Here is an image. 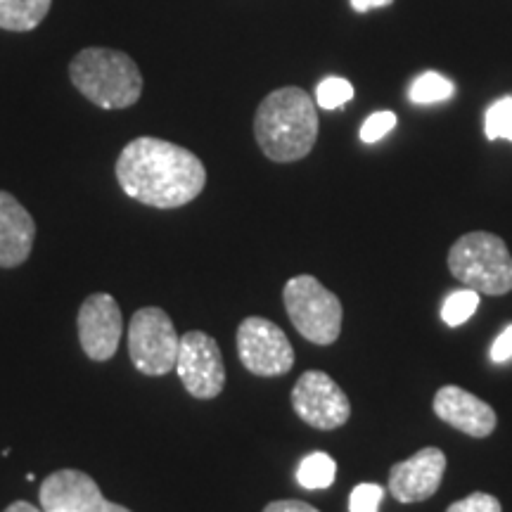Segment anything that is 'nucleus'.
<instances>
[{
	"label": "nucleus",
	"mask_w": 512,
	"mask_h": 512,
	"mask_svg": "<svg viewBox=\"0 0 512 512\" xmlns=\"http://www.w3.org/2000/svg\"><path fill=\"white\" fill-rule=\"evenodd\" d=\"M117 181L128 197L155 209H178L202 195L207 169L195 152L162 138L131 140L117 159Z\"/></svg>",
	"instance_id": "f257e3e1"
},
{
	"label": "nucleus",
	"mask_w": 512,
	"mask_h": 512,
	"mask_svg": "<svg viewBox=\"0 0 512 512\" xmlns=\"http://www.w3.org/2000/svg\"><path fill=\"white\" fill-rule=\"evenodd\" d=\"M254 138L271 162L304 159L318 140L316 100L297 86L266 95L254 117Z\"/></svg>",
	"instance_id": "f03ea898"
},
{
	"label": "nucleus",
	"mask_w": 512,
	"mask_h": 512,
	"mask_svg": "<svg viewBox=\"0 0 512 512\" xmlns=\"http://www.w3.org/2000/svg\"><path fill=\"white\" fill-rule=\"evenodd\" d=\"M69 76L76 91L102 110H126L143 95V74L121 50H81L69 64Z\"/></svg>",
	"instance_id": "7ed1b4c3"
},
{
	"label": "nucleus",
	"mask_w": 512,
	"mask_h": 512,
	"mask_svg": "<svg viewBox=\"0 0 512 512\" xmlns=\"http://www.w3.org/2000/svg\"><path fill=\"white\" fill-rule=\"evenodd\" d=\"M448 271L465 287L486 297L512 290V254L503 238L486 230L465 233L448 249Z\"/></svg>",
	"instance_id": "20e7f679"
},
{
	"label": "nucleus",
	"mask_w": 512,
	"mask_h": 512,
	"mask_svg": "<svg viewBox=\"0 0 512 512\" xmlns=\"http://www.w3.org/2000/svg\"><path fill=\"white\" fill-rule=\"evenodd\" d=\"M283 302L299 335L318 347H330L342 332L344 309L337 294L313 275H294L287 280Z\"/></svg>",
	"instance_id": "39448f33"
},
{
	"label": "nucleus",
	"mask_w": 512,
	"mask_h": 512,
	"mask_svg": "<svg viewBox=\"0 0 512 512\" xmlns=\"http://www.w3.org/2000/svg\"><path fill=\"white\" fill-rule=\"evenodd\" d=\"M181 337L174 320L159 306H145L133 313L128 325V356L147 377H162L176 370Z\"/></svg>",
	"instance_id": "423d86ee"
},
{
	"label": "nucleus",
	"mask_w": 512,
	"mask_h": 512,
	"mask_svg": "<svg viewBox=\"0 0 512 512\" xmlns=\"http://www.w3.org/2000/svg\"><path fill=\"white\" fill-rule=\"evenodd\" d=\"M176 373L190 396L202 401L216 399L226 387V366L219 342L202 330L185 332L178 344Z\"/></svg>",
	"instance_id": "0eeeda50"
},
{
	"label": "nucleus",
	"mask_w": 512,
	"mask_h": 512,
	"mask_svg": "<svg viewBox=\"0 0 512 512\" xmlns=\"http://www.w3.org/2000/svg\"><path fill=\"white\" fill-rule=\"evenodd\" d=\"M240 363L252 375L280 377L294 366V349L283 328L273 320L249 316L238 328Z\"/></svg>",
	"instance_id": "6e6552de"
},
{
	"label": "nucleus",
	"mask_w": 512,
	"mask_h": 512,
	"mask_svg": "<svg viewBox=\"0 0 512 512\" xmlns=\"http://www.w3.org/2000/svg\"><path fill=\"white\" fill-rule=\"evenodd\" d=\"M292 408L313 430H337L351 415L349 396L323 370H306L292 389Z\"/></svg>",
	"instance_id": "1a4fd4ad"
},
{
	"label": "nucleus",
	"mask_w": 512,
	"mask_h": 512,
	"mask_svg": "<svg viewBox=\"0 0 512 512\" xmlns=\"http://www.w3.org/2000/svg\"><path fill=\"white\" fill-rule=\"evenodd\" d=\"M43 512H133L107 501L91 475L81 470H57L43 479L38 491Z\"/></svg>",
	"instance_id": "9d476101"
},
{
	"label": "nucleus",
	"mask_w": 512,
	"mask_h": 512,
	"mask_svg": "<svg viewBox=\"0 0 512 512\" xmlns=\"http://www.w3.org/2000/svg\"><path fill=\"white\" fill-rule=\"evenodd\" d=\"M79 342L86 356L95 363H105L117 354L121 332H124V316L119 302L107 292H95L81 304L79 318Z\"/></svg>",
	"instance_id": "9b49d317"
},
{
	"label": "nucleus",
	"mask_w": 512,
	"mask_h": 512,
	"mask_svg": "<svg viewBox=\"0 0 512 512\" xmlns=\"http://www.w3.org/2000/svg\"><path fill=\"white\" fill-rule=\"evenodd\" d=\"M446 472L441 448L427 446L408 460H401L389 472V494L399 503H422L439 491Z\"/></svg>",
	"instance_id": "f8f14e48"
},
{
	"label": "nucleus",
	"mask_w": 512,
	"mask_h": 512,
	"mask_svg": "<svg viewBox=\"0 0 512 512\" xmlns=\"http://www.w3.org/2000/svg\"><path fill=\"white\" fill-rule=\"evenodd\" d=\"M437 418H441L446 425L456 427L458 432L467 434L472 439H486L494 434L498 418L496 411L489 403L479 399V396L465 392L458 384H446L434 394L432 403Z\"/></svg>",
	"instance_id": "ddd939ff"
},
{
	"label": "nucleus",
	"mask_w": 512,
	"mask_h": 512,
	"mask_svg": "<svg viewBox=\"0 0 512 512\" xmlns=\"http://www.w3.org/2000/svg\"><path fill=\"white\" fill-rule=\"evenodd\" d=\"M36 240V223L24 204L0 190V268H17L29 259Z\"/></svg>",
	"instance_id": "4468645a"
},
{
	"label": "nucleus",
	"mask_w": 512,
	"mask_h": 512,
	"mask_svg": "<svg viewBox=\"0 0 512 512\" xmlns=\"http://www.w3.org/2000/svg\"><path fill=\"white\" fill-rule=\"evenodd\" d=\"M53 0H0V29L31 31L43 22Z\"/></svg>",
	"instance_id": "2eb2a0df"
},
{
	"label": "nucleus",
	"mask_w": 512,
	"mask_h": 512,
	"mask_svg": "<svg viewBox=\"0 0 512 512\" xmlns=\"http://www.w3.org/2000/svg\"><path fill=\"white\" fill-rule=\"evenodd\" d=\"M335 477H337V463L332 460V456H328V453L323 451L309 453L297 470L299 486H304V489L309 491L328 489V486L335 484Z\"/></svg>",
	"instance_id": "dca6fc26"
},
{
	"label": "nucleus",
	"mask_w": 512,
	"mask_h": 512,
	"mask_svg": "<svg viewBox=\"0 0 512 512\" xmlns=\"http://www.w3.org/2000/svg\"><path fill=\"white\" fill-rule=\"evenodd\" d=\"M456 93V83L448 81L446 76H441L437 72H425L420 74L418 79L411 83L408 88V98L415 105H434V102H444L448 98H453Z\"/></svg>",
	"instance_id": "f3484780"
},
{
	"label": "nucleus",
	"mask_w": 512,
	"mask_h": 512,
	"mask_svg": "<svg viewBox=\"0 0 512 512\" xmlns=\"http://www.w3.org/2000/svg\"><path fill=\"white\" fill-rule=\"evenodd\" d=\"M479 306V292L475 290H460V292H453L448 294L444 306H441V320L448 325V328H458V325H463L475 316Z\"/></svg>",
	"instance_id": "a211bd4d"
},
{
	"label": "nucleus",
	"mask_w": 512,
	"mask_h": 512,
	"mask_svg": "<svg viewBox=\"0 0 512 512\" xmlns=\"http://www.w3.org/2000/svg\"><path fill=\"white\" fill-rule=\"evenodd\" d=\"M354 98V86L342 76H328L318 83L316 88V105L320 110H339Z\"/></svg>",
	"instance_id": "6ab92c4d"
},
{
	"label": "nucleus",
	"mask_w": 512,
	"mask_h": 512,
	"mask_svg": "<svg viewBox=\"0 0 512 512\" xmlns=\"http://www.w3.org/2000/svg\"><path fill=\"white\" fill-rule=\"evenodd\" d=\"M484 131L489 140H510L512 143V95L496 100L494 105L486 110Z\"/></svg>",
	"instance_id": "aec40b11"
},
{
	"label": "nucleus",
	"mask_w": 512,
	"mask_h": 512,
	"mask_svg": "<svg viewBox=\"0 0 512 512\" xmlns=\"http://www.w3.org/2000/svg\"><path fill=\"white\" fill-rule=\"evenodd\" d=\"M384 489L380 484H358L349 496V512H380Z\"/></svg>",
	"instance_id": "412c9836"
},
{
	"label": "nucleus",
	"mask_w": 512,
	"mask_h": 512,
	"mask_svg": "<svg viewBox=\"0 0 512 512\" xmlns=\"http://www.w3.org/2000/svg\"><path fill=\"white\" fill-rule=\"evenodd\" d=\"M396 126V114L394 112H375L370 114L366 119V124L361 126V136L363 143H377V140H382L387 136L389 131Z\"/></svg>",
	"instance_id": "4be33fe9"
},
{
	"label": "nucleus",
	"mask_w": 512,
	"mask_h": 512,
	"mask_svg": "<svg viewBox=\"0 0 512 512\" xmlns=\"http://www.w3.org/2000/svg\"><path fill=\"white\" fill-rule=\"evenodd\" d=\"M446 512H503L501 501L491 494H482V491H475V494L465 496L463 501H456L448 505Z\"/></svg>",
	"instance_id": "5701e85b"
},
{
	"label": "nucleus",
	"mask_w": 512,
	"mask_h": 512,
	"mask_svg": "<svg viewBox=\"0 0 512 512\" xmlns=\"http://www.w3.org/2000/svg\"><path fill=\"white\" fill-rule=\"evenodd\" d=\"M512 358V325H508L501 335L496 337L494 347H491V361L505 363Z\"/></svg>",
	"instance_id": "b1692460"
},
{
	"label": "nucleus",
	"mask_w": 512,
	"mask_h": 512,
	"mask_svg": "<svg viewBox=\"0 0 512 512\" xmlns=\"http://www.w3.org/2000/svg\"><path fill=\"white\" fill-rule=\"evenodd\" d=\"M264 512H320L313 508V505L304 501H273L268 503Z\"/></svg>",
	"instance_id": "393cba45"
},
{
	"label": "nucleus",
	"mask_w": 512,
	"mask_h": 512,
	"mask_svg": "<svg viewBox=\"0 0 512 512\" xmlns=\"http://www.w3.org/2000/svg\"><path fill=\"white\" fill-rule=\"evenodd\" d=\"M394 0H351V8L356 12H370L375 8H387V5H392Z\"/></svg>",
	"instance_id": "a878e982"
},
{
	"label": "nucleus",
	"mask_w": 512,
	"mask_h": 512,
	"mask_svg": "<svg viewBox=\"0 0 512 512\" xmlns=\"http://www.w3.org/2000/svg\"><path fill=\"white\" fill-rule=\"evenodd\" d=\"M5 512H43V510L36 508V505L27 503V501H15V503H10L8 508H5Z\"/></svg>",
	"instance_id": "bb28decb"
}]
</instances>
